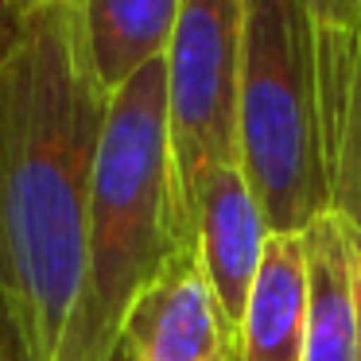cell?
<instances>
[{"instance_id":"obj_12","label":"cell","mask_w":361,"mask_h":361,"mask_svg":"<svg viewBox=\"0 0 361 361\" xmlns=\"http://www.w3.org/2000/svg\"><path fill=\"white\" fill-rule=\"evenodd\" d=\"M20 32H24V16L16 12L12 0H0V66L8 63L12 47H16Z\"/></svg>"},{"instance_id":"obj_6","label":"cell","mask_w":361,"mask_h":361,"mask_svg":"<svg viewBox=\"0 0 361 361\" xmlns=\"http://www.w3.org/2000/svg\"><path fill=\"white\" fill-rule=\"evenodd\" d=\"M272 237L268 218L245 179L241 164H218L198 179L190 198V241L198 264L214 288L226 322L241 326L252 280L264 260V245Z\"/></svg>"},{"instance_id":"obj_5","label":"cell","mask_w":361,"mask_h":361,"mask_svg":"<svg viewBox=\"0 0 361 361\" xmlns=\"http://www.w3.org/2000/svg\"><path fill=\"white\" fill-rule=\"evenodd\" d=\"M117 361H237V334L214 299L195 241L179 245L136 299Z\"/></svg>"},{"instance_id":"obj_2","label":"cell","mask_w":361,"mask_h":361,"mask_svg":"<svg viewBox=\"0 0 361 361\" xmlns=\"http://www.w3.org/2000/svg\"><path fill=\"white\" fill-rule=\"evenodd\" d=\"M187 241L171 175L167 66L159 59L133 74L105 109L78 299L55 361H117L128 311Z\"/></svg>"},{"instance_id":"obj_3","label":"cell","mask_w":361,"mask_h":361,"mask_svg":"<svg viewBox=\"0 0 361 361\" xmlns=\"http://www.w3.org/2000/svg\"><path fill=\"white\" fill-rule=\"evenodd\" d=\"M237 164L272 233H303L330 210L319 32L299 0H245Z\"/></svg>"},{"instance_id":"obj_11","label":"cell","mask_w":361,"mask_h":361,"mask_svg":"<svg viewBox=\"0 0 361 361\" xmlns=\"http://www.w3.org/2000/svg\"><path fill=\"white\" fill-rule=\"evenodd\" d=\"M299 8L311 16L319 32H357L361 0H299Z\"/></svg>"},{"instance_id":"obj_13","label":"cell","mask_w":361,"mask_h":361,"mask_svg":"<svg viewBox=\"0 0 361 361\" xmlns=\"http://www.w3.org/2000/svg\"><path fill=\"white\" fill-rule=\"evenodd\" d=\"M0 361H35L32 353H27L24 338H20V330L12 326L8 311H4V303H0Z\"/></svg>"},{"instance_id":"obj_8","label":"cell","mask_w":361,"mask_h":361,"mask_svg":"<svg viewBox=\"0 0 361 361\" xmlns=\"http://www.w3.org/2000/svg\"><path fill=\"white\" fill-rule=\"evenodd\" d=\"M319 90L330 210L361 233V27L319 32Z\"/></svg>"},{"instance_id":"obj_7","label":"cell","mask_w":361,"mask_h":361,"mask_svg":"<svg viewBox=\"0 0 361 361\" xmlns=\"http://www.w3.org/2000/svg\"><path fill=\"white\" fill-rule=\"evenodd\" d=\"M299 237L307 252L303 361H361V233L326 210Z\"/></svg>"},{"instance_id":"obj_1","label":"cell","mask_w":361,"mask_h":361,"mask_svg":"<svg viewBox=\"0 0 361 361\" xmlns=\"http://www.w3.org/2000/svg\"><path fill=\"white\" fill-rule=\"evenodd\" d=\"M105 109L82 0H47L0 66V303L35 361L78 299Z\"/></svg>"},{"instance_id":"obj_4","label":"cell","mask_w":361,"mask_h":361,"mask_svg":"<svg viewBox=\"0 0 361 361\" xmlns=\"http://www.w3.org/2000/svg\"><path fill=\"white\" fill-rule=\"evenodd\" d=\"M245 0H183L167 66V136L175 202L190 233V198L210 167L237 164Z\"/></svg>"},{"instance_id":"obj_14","label":"cell","mask_w":361,"mask_h":361,"mask_svg":"<svg viewBox=\"0 0 361 361\" xmlns=\"http://www.w3.org/2000/svg\"><path fill=\"white\" fill-rule=\"evenodd\" d=\"M12 4H16V12H20V16H32V12H39L43 8V4H47V0H12Z\"/></svg>"},{"instance_id":"obj_9","label":"cell","mask_w":361,"mask_h":361,"mask_svg":"<svg viewBox=\"0 0 361 361\" xmlns=\"http://www.w3.org/2000/svg\"><path fill=\"white\" fill-rule=\"evenodd\" d=\"M307 342V252L299 233H272L252 280L237 361H303Z\"/></svg>"},{"instance_id":"obj_10","label":"cell","mask_w":361,"mask_h":361,"mask_svg":"<svg viewBox=\"0 0 361 361\" xmlns=\"http://www.w3.org/2000/svg\"><path fill=\"white\" fill-rule=\"evenodd\" d=\"M183 0H82V27L94 74L117 94L133 74L159 63L171 47Z\"/></svg>"}]
</instances>
